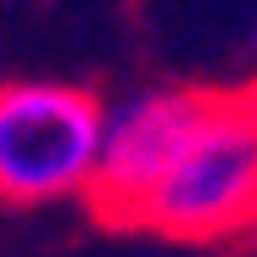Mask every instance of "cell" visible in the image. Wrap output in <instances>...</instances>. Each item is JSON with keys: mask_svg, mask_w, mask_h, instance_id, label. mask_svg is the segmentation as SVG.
I'll return each instance as SVG.
<instances>
[{"mask_svg": "<svg viewBox=\"0 0 257 257\" xmlns=\"http://www.w3.org/2000/svg\"><path fill=\"white\" fill-rule=\"evenodd\" d=\"M106 101L84 84L12 78L0 84V201L51 207L84 196L106 135Z\"/></svg>", "mask_w": 257, "mask_h": 257, "instance_id": "obj_2", "label": "cell"}, {"mask_svg": "<svg viewBox=\"0 0 257 257\" xmlns=\"http://www.w3.org/2000/svg\"><path fill=\"white\" fill-rule=\"evenodd\" d=\"M212 84H179V90H146L106 112V135L95 157V179L84 190L90 218L106 229H135L146 196L174 168L196 123L207 117Z\"/></svg>", "mask_w": 257, "mask_h": 257, "instance_id": "obj_3", "label": "cell"}, {"mask_svg": "<svg viewBox=\"0 0 257 257\" xmlns=\"http://www.w3.org/2000/svg\"><path fill=\"white\" fill-rule=\"evenodd\" d=\"M135 229L185 246L257 229V78L212 90L207 117L146 196Z\"/></svg>", "mask_w": 257, "mask_h": 257, "instance_id": "obj_1", "label": "cell"}, {"mask_svg": "<svg viewBox=\"0 0 257 257\" xmlns=\"http://www.w3.org/2000/svg\"><path fill=\"white\" fill-rule=\"evenodd\" d=\"M251 45H257V23H251Z\"/></svg>", "mask_w": 257, "mask_h": 257, "instance_id": "obj_4", "label": "cell"}]
</instances>
